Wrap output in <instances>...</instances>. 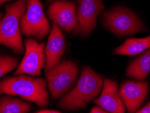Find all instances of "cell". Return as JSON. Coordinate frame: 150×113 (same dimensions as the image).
Returning <instances> with one entry per match:
<instances>
[{"mask_svg": "<svg viewBox=\"0 0 150 113\" xmlns=\"http://www.w3.org/2000/svg\"><path fill=\"white\" fill-rule=\"evenodd\" d=\"M103 85L100 75L88 66L83 68L81 75L73 90L59 99L58 106L67 110L83 108L100 94Z\"/></svg>", "mask_w": 150, "mask_h": 113, "instance_id": "cell-1", "label": "cell"}, {"mask_svg": "<svg viewBox=\"0 0 150 113\" xmlns=\"http://www.w3.org/2000/svg\"><path fill=\"white\" fill-rule=\"evenodd\" d=\"M3 94L20 96L40 107H46L49 104L46 83L42 78L25 75L6 78L0 81V95Z\"/></svg>", "mask_w": 150, "mask_h": 113, "instance_id": "cell-2", "label": "cell"}, {"mask_svg": "<svg viewBox=\"0 0 150 113\" xmlns=\"http://www.w3.org/2000/svg\"><path fill=\"white\" fill-rule=\"evenodd\" d=\"M27 0H18L6 7L5 16L0 20V45L10 48L17 54L24 52L21 34V20L25 13Z\"/></svg>", "mask_w": 150, "mask_h": 113, "instance_id": "cell-3", "label": "cell"}, {"mask_svg": "<svg viewBox=\"0 0 150 113\" xmlns=\"http://www.w3.org/2000/svg\"><path fill=\"white\" fill-rule=\"evenodd\" d=\"M78 66L70 60H62L46 72L45 77L52 98L56 99L72 89L78 75Z\"/></svg>", "mask_w": 150, "mask_h": 113, "instance_id": "cell-4", "label": "cell"}, {"mask_svg": "<svg viewBox=\"0 0 150 113\" xmlns=\"http://www.w3.org/2000/svg\"><path fill=\"white\" fill-rule=\"evenodd\" d=\"M22 33L39 40L45 38L50 31V24L43 12L39 0H27L26 12L21 20Z\"/></svg>", "mask_w": 150, "mask_h": 113, "instance_id": "cell-5", "label": "cell"}, {"mask_svg": "<svg viewBox=\"0 0 150 113\" xmlns=\"http://www.w3.org/2000/svg\"><path fill=\"white\" fill-rule=\"evenodd\" d=\"M103 21L108 29L119 35H133L145 30L136 15L125 8H116L105 12Z\"/></svg>", "mask_w": 150, "mask_h": 113, "instance_id": "cell-6", "label": "cell"}, {"mask_svg": "<svg viewBox=\"0 0 150 113\" xmlns=\"http://www.w3.org/2000/svg\"><path fill=\"white\" fill-rule=\"evenodd\" d=\"M26 52L25 57L18 67L15 75L28 74L37 76L45 65V51L43 43H38L32 39L25 40Z\"/></svg>", "mask_w": 150, "mask_h": 113, "instance_id": "cell-7", "label": "cell"}, {"mask_svg": "<svg viewBox=\"0 0 150 113\" xmlns=\"http://www.w3.org/2000/svg\"><path fill=\"white\" fill-rule=\"evenodd\" d=\"M47 14L53 23L68 33L77 28L78 18L74 2L67 0L55 1L50 6Z\"/></svg>", "mask_w": 150, "mask_h": 113, "instance_id": "cell-8", "label": "cell"}, {"mask_svg": "<svg viewBox=\"0 0 150 113\" xmlns=\"http://www.w3.org/2000/svg\"><path fill=\"white\" fill-rule=\"evenodd\" d=\"M103 8L102 0H79L76 30L82 35H89L96 26L97 18Z\"/></svg>", "mask_w": 150, "mask_h": 113, "instance_id": "cell-9", "label": "cell"}, {"mask_svg": "<svg viewBox=\"0 0 150 113\" xmlns=\"http://www.w3.org/2000/svg\"><path fill=\"white\" fill-rule=\"evenodd\" d=\"M147 82L128 81L121 85L119 94L127 107L128 113H134L142 105L148 92Z\"/></svg>", "mask_w": 150, "mask_h": 113, "instance_id": "cell-10", "label": "cell"}, {"mask_svg": "<svg viewBox=\"0 0 150 113\" xmlns=\"http://www.w3.org/2000/svg\"><path fill=\"white\" fill-rule=\"evenodd\" d=\"M65 48L66 43L63 33L58 26L54 24L45 50L46 72L52 69L59 63Z\"/></svg>", "mask_w": 150, "mask_h": 113, "instance_id": "cell-11", "label": "cell"}, {"mask_svg": "<svg viewBox=\"0 0 150 113\" xmlns=\"http://www.w3.org/2000/svg\"><path fill=\"white\" fill-rule=\"evenodd\" d=\"M94 102L109 112H125L124 103L118 92V85L115 81L110 79H105L102 92Z\"/></svg>", "mask_w": 150, "mask_h": 113, "instance_id": "cell-12", "label": "cell"}, {"mask_svg": "<svg viewBox=\"0 0 150 113\" xmlns=\"http://www.w3.org/2000/svg\"><path fill=\"white\" fill-rule=\"evenodd\" d=\"M150 72V50L141 55L129 65L127 75L137 80H144Z\"/></svg>", "mask_w": 150, "mask_h": 113, "instance_id": "cell-13", "label": "cell"}, {"mask_svg": "<svg viewBox=\"0 0 150 113\" xmlns=\"http://www.w3.org/2000/svg\"><path fill=\"white\" fill-rule=\"evenodd\" d=\"M150 48V35L145 38L129 39L114 50L118 55L134 56Z\"/></svg>", "mask_w": 150, "mask_h": 113, "instance_id": "cell-14", "label": "cell"}, {"mask_svg": "<svg viewBox=\"0 0 150 113\" xmlns=\"http://www.w3.org/2000/svg\"><path fill=\"white\" fill-rule=\"evenodd\" d=\"M32 106L21 99L10 97L0 98V113H28Z\"/></svg>", "mask_w": 150, "mask_h": 113, "instance_id": "cell-15", "label": "cell"}, {"mask_svg": "<svg viewBox=\"0 0 150 113\" xmlns=\"http://www.w3.org/2000/svg\"><path fill=\"white\" fill-rule=\"evenodd\" d=\"M18 60L10 56H0V78L18 66Z\"/></svg>", "mask_w": 150, "mask_h": 113, "instance_id": "cell-16", "label": "cell"}, {"mask_svg": "<svg viewBox=\"0 0 150 113\" xmlns=\"http://www.w3.org/2000/svg\"><path fill=\"white\" fill-rule=\"evenodd\" d=\"M137 113H150V102L147 104L144 107L137 112Z\"/></svg>", "mask_w": 150, "mask_h": 113, "instance_id": "cell-17", "label": "cell"}, {"mask_svg": "<svg viewBox=\"0 0 150 113\" xmlns=\"http://www.w3.org/2000/svg\"><path fill=\"white\" fill-rule=\"evenodd\" d=\"M90 113H108V112L106 111H104V110L101 109V108L96 106V107H93L92 108V110H91Z\"/></svg>", "mask_w": 150, "mask_h": 113, "instance_id": "cell-18", "label": "cell"}, {"mask_svg": "<svg viewBox=\"0 0 150 113\" xmlns=\"http://www.w3.org/2000/svg\"><path fill=\"white\" fill-rule=\"evenodd\" d=\"M35 113H61L60 112L57 111V110H41L39 111H37Z\"/></svg>", "mask_w": 150, "mask_h": 113, "instance_id": "cell-19", "label": "cell"}, {"mask_svg": "<svg viewBox=\"0 0 150 113\" xmlns=\"http://www.w3.org/2000/svg\"><path fill=\"white\" fill-rule=\"evenodd\" d=\"M10 1H12V0H0V6H2L4 3H6V2Z\"/></svg>", "mask_w": 150, "mask_h": 113, "instance_id": "cell-20", "label": "cell"}, {"mask_svg": "<svg viewBox=\"0 0 150 113\" xmlns=\"http://www.w3.org/2000/svg\"><path fill=\"white\" fill-rule=\"evenodd\" d=\"M2 16H3V14H2V13L1 12H0V19L1 18V17H2Z\"/></svg>", "mask_w": 150, "mask_h": 113, "instance_id": "cell-21", "label": "cell"}, {"mask_svg": "<svg viewBox=\"0 0 150 113\" xmlns=\"http://www.w3.org/2000/svg\"><path fill=\"white\" fill-rule=\"evenodd\" d=\"M48 1H52V0H48Z\"/></svg>", "mask_w": 150, "mask_h": 113, "instance_id": "cell-22", "label": "cell"}]
</instances>
